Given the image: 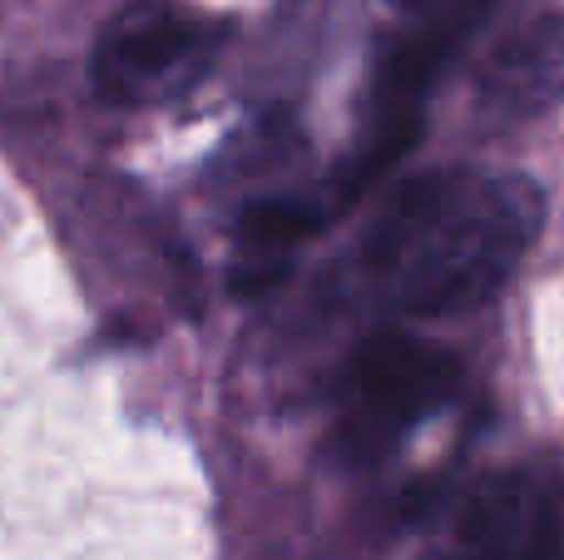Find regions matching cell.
I'll return each mask as SVG.
<instances>
[{"instance_id":"6da1fadb","label":"cell","mask_w":564,"mask_h":560,"mask_svg":"<svg viewBox=\"0 0 564 560\" xmlns=\"http://www.w3.org/2000/svg\"><path fill=\"white\" fill-rule=\"evenodd\" d=\"M545 228L525 174L436 169L401 184L351 254V283L397 313H466L506 288Z\"/></svg>"},{"instance_id":"7a4b0ae2","label":"cell","mask_w":564,"mask_h":560,"mask_svg":"<svg viewBox=\"0 0 564 560\" xmlns=\"http://www.w3.org/2000/svg\"><path fill=\"white\" fill-rule=\"evenodd\" d=\"M224 25L184 0H129L95 40V89L115 105H164L214 69Z\"/></svg>"},{"instance_id":"3957f363","label":"cell","mask_w":564,"mask_h":560,"mask_svg":"<svg viewBox=\"0 0 564 560\" xmlns=\"http://www.w3.org/2000/svg\"><path fill=\"white\" fill-rule=\"evenodd\" d=\"M460 392V363L446 347L411 333H377L351 353L341 373L347 437L361 452H387L391 442L426 422Z\"/></svg>"},{"instance_id":"277c9868","label":"cell","mask_w":564,"mask_h":560,"mask_svg":"<svg viewBox=\"0 0 564 560\" xmlns=\"http://www.w3.org/2000/svg\"><path fill=\"white\" fill-rule=\"evenodd\" d=\"M451 560H564V462L540 456L466 496Z\"/></svg>"},{"instance_id":"5b68a950","label":"cell","mask_w":564,"mask_h":560,"mask_svg":"<svg viewBox=\"0 0 564 560\" xmlns=\"http://www.w3.org/2000/svg\"><path fill=\"white\" fill-rule=\"evenodd\" d=\"M564 105V10L510 30L476 75V115L486 129H525Z\"/></svg>"},{"instance_id":"8992f818","label":"cell","mask_w":564,"mask_h":560,"mask_svg":"<svg viewBox=\"0 0 564 560\" xmlns=\"http://www.w3.org/2000/svg\"><path fill=\"white\" fill-rule=\"evenodd\" d=\"M322 224H327V208L307 204V198H263V204L243 208L238 238L253 254H282V248L307 244Z\"/></svg>"},{"instance_id":"52a82bcc","label":"cell","mask_w":564,"mask_h":560,"mask_svg":"<svg viewBox=\"0 0 564 560\" xmlns=\"http://www.w3.org/2000/svg\"><path fill=\"white\" fill-rule=\"evenodd\" d=\"M436 560H451V556H436Z\"/></svg>"}]
</instances>
